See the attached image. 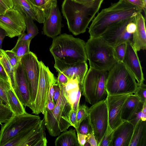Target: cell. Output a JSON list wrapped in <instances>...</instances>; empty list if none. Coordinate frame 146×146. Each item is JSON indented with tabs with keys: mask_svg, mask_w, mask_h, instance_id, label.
Returning a JSON list of instances; mask_svg holds the SVG:
<instances>
[{
	"mask_svg": "<svg viewBox=\"0 0 146 146\" xmlns=\"http://www.w3.org/2000/svg\"><path fill=\"white\" fill-rule=\"evenodd\" d=\"M104 0H95L84 4L74 0H64L62 11L69 31L75 35L85 32Z\"/></svg>",
	"mask_w": 146,
	"mask_h": 146,
	"instance_id": "cell-1",
	"label": "cell"
},
{
	"mask_svg": "<svg viewBox=\"0 0 146 146\" xmlns=\"http://www.w3.org/2000/svg\"><path fill=\"white\" fill-rule=\"evenodd\" d=\"M142 11L124 0L112 3L109 7L102 9L92 20L88 30L90 37L100 36L111 26L134 17Z\"/></svg>",
	"mask_w": 146,
	"mask_h": 146,
	"instance_id": "cell-2",
	"label": "cell"
},
{
	"mask_svg": "<svg viewBox=\"0 0 146 146\" xmlns=\"http://www.w3.org/2000/svg\"><path fill=\"white\" fill-rule=\"evenodd\" d=\"M85 45L84 40L64 33L53 38L49 50L54 58L66 63L86 62Z\"/></svg>",
	"mask_w": 146,
	"mask_h": 146,
	"instance_id": "cell-3",
	"label": "cell"
},
{
	"mask_svg": "<svg viewBox=\"0 0 146 146\" xmlns=\"http://www.w3.org/2000/svg\"><path fill=\"white\" fill-rule=\"evenodd\" d=\"M85 48L90 67L108 72L117 62L113 48L100 36L90 37L86 42Z\"/></svg>",
	"mask_w": 146,
	"mask_h": 146,
	"instance_id": "cell-4",
	"label": "cell"
},
{
	"mask_svg": "<svg viewBox=\"0 0 146 146\" xmlns=\"http://www.w3.org/2000/svg\"><path fill=\"white\" fill-rule=\"evenodd\" d=\"M137 86L134 77L122 62H117L108 71L105 83L108 94H134Z\"/></svg>",
	"mask_w": 146,
	"mask_h": 146,
	"instance_id": "cell-5",
	"label": "cell"
},
{
	"mask_svg": "<svg viewBox=\"0 0 146 146\" xmlns=\"http://www.w3.org/2000/svg\"><path fill=\"white\" fill-rule=\"evenodd\" d=\"M60 90V95L54 109L51 111L46 109L43 114L45 127L50 135L53 137L58 136L61 132L72 126L69 118L71 105Z\"/></svg>",
	"mask_w": 146,
	"mask_h": 146,
	"instance_id": "cell-6",
	"label": "cell"
},
{
	"mask_svg": "<svg viewBox=\"0 0 146 146\" xmlns=\"http://www.w3.org/2000/svg\"><path fill=\"white\" fill-rule=\"evenodd\" d=\"M108 72L90 67L84 78L82 95L85 101L92 105L106 99L108 94L105 83Z\"/></svg>",
	"mask_w": 146,
	"mask_h": 146,
	"instance_id": "cell-7",
	"label": "cell"
},
{
	"mask_svg": "<svg viewBox=\"0 0 146 146\" xmlns=\"http://www.w3.org/2000/svg\"><path fill=\"white\" fill-rule=\"evenodd\" d=\"M42 120L39 115L27 112L23 114L14 115L8 121L1 125L0 146H3L17 135L37 124Z\"/></svg>",
	"mask_w": 146,
	"mask_h": 146,
	"instance_id": "cell-8",
	"label": "cell"
},
{
	"mask_svg": "<svg viewBox=\"0 0 146 146\" xmlns=\"http://www.w3.org/2000/svg\"><path fill=\"white\" fill-rule=\"evenodd\" d=\"M39 74L36 97L29 108L32 113L36 115L44 114L46 110L50 85L52 83L57 82V79L48 67L41 61H39Z\"/></svg>",
	"mask_w": 146,
	"mask_h": 146,
	"instance_id": "cell-9",
	"label": "cell"
},
{
	"mask_svg": "<svg viewBox=\"0 0 146 146\" xmlns=\"http://www.w3.org/2000/svg\"><path fill=\"white\" fill-rule=\"evenodd\" d=\"M87 118L97 140L98 146H99L109 125L105 99L94 104L89 108Z\"/></svg>",
	"mask_w": 146,
	"mask_h": 146,
	"instance_id": "cell-10",
	"label": "cell"
},
{
	"mask_svg": "<svg viewBox=\"0 0 146 146\" xmlns=\"http://www.w3.org/2000/svg\"><path fill=\"white\" fill-rule=\"evenodd\" d=\"M0 28L11 38L21 35L26 29L25 15L17 6L13 5L4 14H0Z\"/></svg>",
	"mask_w": 146,
	"mask_h": 146,
	"instance_id": "cell-11",
	"label": "cell"
},
{
	"mask_svg": "<svg viewBox=\"0 0 146 146\" xmlns=\"http://www.w3.org/2000/svg\"><path fill=\"white\" fill-rule=\"evenodd\" d=\"M44 119L35 125L20 133L3 146H46Z\"/></svg>",
	"mask_w": 146,
	"mask_h": 146,
	"instance_id": "cell-12",
	"label": "cell"
},
{
	"mask_svg": "<svg viewBox=\"0 0 146 146\" xmlns=\"http://www.w3.org/2000/svg\"><path fill=\"white\" fill-rule=\"evenodd\" d=\"M21 62L28 82L32 105L35 100L37 93L40 70L39 61L36 55L30 51L23 57Z\"/></svg>",
	"mask_w": 146,
	"mask_h": 146,
	"instance_id": "cell-13",
	"label": "cell"
},
{
	"mask_svg": "<svg viewBox=\"0 0 146 146\" xmlns=\"http://www.w3.org/2000/svg\"><path fill=\"white\" fill-rule=\"evenodd\" d=\"M134 17L123 20L113 25L100 36L113 48L122 43L132 41V34L127 32L126 27L129 23L133 21Z\"/></svg>",
	"mask_w": 146,
	"mask_h": 146,
	"instance_id": "cell-14",
	"label": "cell"
},
{
	"mask_svg": "<svg viewBox=\"0 0 146 146\" xmlns=\"http://www.w3.org/2000/svg\"><path fill=\"white\" fill-rule=\"evenodd\" d=\"M130 94L107 95L105 100L108 110V124L113 130L124 121L121 118L122 111Z\"/></svg>",
	"mask_w": 146,
	"mask_h": 146,
	"instance_id": "cell-15",
	"label": "cell"
},
{
	"mask_svg": "<svg viewBox=\"0 0 146 146\" xmlns=\"http://www.w3.org/2000/svg\"><path fill=\"white\" fill-rule=\"evenodd\" d=\"M54 67L58 72H60L68 79L77 78L82 92V84L88 70V66L86 62L69 64L65 63L54 58Z\"/></svg>",
	"mask_w": 146,
	"mask_h": 146,
	"instance_id": "cell-16",
	"label": "cell"
},
{
	"mask_svg": "<svg viewBox=\"0 0 146 146\" xmlns=\"http://www.w3.org/2000/svg\"><path fill=\"white\" fill-rule=\"evenodd\" d=\"M122 62L132 73L138 84L143 83L145 79L142 66L137 51L132 41L126 42L125 52Z\"/></svg>",
	"mask_w": 146,
	"mask_h": 146,
	"instance_id": "cell-17",
	"label": "cell"
},
{
	"mask_svg": "<svg viewBox=\"0 0 146 146\" xmlns=\"http://www.w3.org/2000/svg\"><path fill=\"white\" fill-rule=\"evenodd\" d=\"M13 90L23 105L29 108L32 103L29 87L21 62L16 72L15 82Z\"/></svg>",
	"mask_w": 146,
	"mask_h": 146,
	"instance_id": "cell-18",
	"label": "cell"
},
{
	"mask_svg": "<svg viewBox=\"0 0 146 146\" xmlns=\"http://www.w3.org/2000/svg\"><path fill=\"white\" fill-rule=\"evenodd\" d=\"M62 17L57 6L51 7L49 15L44 22L43 33L47 36L54 38L60 33L63 25Z\"/></svg>",
	"mask_w": 146,
	"mask_h": 146,
	"instance_id": "cell-19",
	"label": "cell"
},
{
	"mask_svg": "<svg viewBox=\"0 0 146 146\" xmlns=\"http://www.w3.org/2000/svg\"><path fill=\"white\" fill-rule=\"evenodd\" d=\"M133 125L129 121H124L113 130V138L110 146H129L134 131Z\"/></svg>",
	"mask_w": 146,
	"mask_h": 146,
	"instance_id": "cell-20",
	"label": "cell"
},
{
	"mask_svg": "<svg viewBox=\"0 0 146 146\" xmlns=\"http://www.w3.org/2000/svg\"><path fill=\"white\" fill-rule=\"evenodd\" d=\"M133 22L136 28L132 34V42L137 51L146 49V31L145 19L141 13L137 14L134 17Z\"/></svg>",
	"mask_w": 146,
	"mask_h": 146,
	"instance_id": "cell-21",
	"label": "cell"
},
{
	"mask_svg": "<svg viewBox=\"0 0 146 146\" xmlns=\"http://www.w3.org/2000/svg\"><path fill=\"white\" fill-rule=\"evenodd\" d=\"M13 5L17 6L25 15L39 23H43L45 17L43 11L31 0H12Z\"/></svg>",
	"mask_w": 146,
	"mask_h": 146,
	"instance_id": "cell-22",
	"label": "cell"
},
{
	"mask_svg": "<svg viewBox=\"0 0 146 146\" xmlns=\"http://www.w3.org/2000/svg\"><path fill=\"white\" fill-rule=\"evenodd\" d=\"M143 104L134 94H131L125 102L121 114L122 120L129 121L141 110Z\"/></svg>",
	"mask_w": 146,
	"mask_h": 146,
	"instance_id": "cell-23",
	"label": "cell"
},
{
	"mask_svg": "<svg viewBox=\"0 0 146 146\" xmlns=\"http://www.w3.org/2000/svg\"><path fill=\"white\" fill-rule=\"evenodd\" d=\"M59 86L67 101L71 106L72 105L76 100L80 89L77 78L69 79L64 86Z\"/></svg>",
	"mask_w": 146,
	"mask_h": 146,
	"instance_id": "cell-24",
	"label": "cell"
},
{
	"mask_svg": "<svg viewBox=\"0 0 146 146\" xmlns=\"http://www.w3.org/2000/svg\"><path fill=\"white\" fill-rule=\"evenodd\" d=\"M146 146V121L140 119L134 127L129 146Z\"/></svg>",
	"mask_w": 146,
	"mask_h": 146,
	"instance_id": "cell-25",
	"label": "cell"
},
{
	"mask_svg": "<svg viewBox=\"0 0 146 146\" xmlns=\"http://www.w3.org/2000/svg\"><path fill=\"white\" fill-rule=\"evenodd\" d=\"M54 144L56 146H79L75 130L63 131L56 139Z\"/></svg>",
	"mask_w": 146,
	"mask_h": 146,
	"instance_id": "cell-26",
	"label": "cell"
},
{
	"mask_svg": "<svg viewBox=\"0 0 146 146\" xmlns=\"http://www.w3.org/2000/svg\"><path fill=\"white\" fill-rule=\"evenodd\" d=\"M7 94L9 107L14 115H20L26 112L24 106L19 101L11 87L7 90Z\"/></svg>",
	"mask_w": 146,
	"mask_h": 146,
	"instance_id": "cell-27",
	"label": "cell"
},
{
	"mask_svg": "<svg viewBox=\"0 0 146 146\" xmlns=\"http://www.w3.org/2000/svg\"><path fill=\"white\" fill-rule=\"evenodd\" d=\"M0 63L6 73L13 90L15 84L16 72L5 53V50L2 49H0Z\"/></svg>",
	"mask_w": 146,
	"mask_h": 146,
	"instance_id": "cell-28",
	"label": "cell"
},
{
	"mask_svg": "<svg viewBox=\"0 0 146 146\" xmlns=\"http://www.w3.org/2000/svg\"><path fill=\"white\" fill-rule=\"evenodd\" d=\"M31 41L20 40L18 39L15 46L11 50L15 53L19 62L23 57L30 52Z\"/></svg>",
	"mask_w": 146,
	"mask_h": 146,
	"instance_id": "cell-29",
	"label": "cell"
},
{
	"mask_svg": "<svg viewBox=\"0 0 146 146\" xmlns=\"http://www.w3.org/2000/svg\"><path fill=\"white\" fill-rule=\"evenodd\" d=\"M13 113L10 108L5 104L0 102V124L5 123L13 116Z\"/></svg>",
	"mask_w": 146,
	"mask_h": 146,
	"instance_id": "cell-30",
	"label": "cell"
},
{
	"mask_svg": "<svg viewBox=\"0 0 146 146\" xmlns=\"http://www.w3.org/2000/svg\"><path fill=\"white\" fill-rule=\"evenodd\" d=\"M31 18L25 15L27 34L30 39H32L38 33L37 27Z\"/></svg>",
	"mask_w": 146,
	"mask_h": 146,
	"instance_id": "cell-31",
	"label": "cell"
},
{
	"mask_svg": "<svg viewBox=\"0 0 146 146\" xmlns=\"http://www.w3.org/2000/svg\"><path fill=\"white\" fill-rule=\"evenodd\" d=\"M11 87L12 88L9 82L0 78V102L9 107L7 91L9 88Z\"/></svg>",
	"mask_w": 146,
	"mask_h": 146,
	"instance_id": "cell-32",
	"label": "cell"
},
{
	"mask_svg": "<svg viewBox=\"0 0 146 146\" xmlns=\"http://www.w3.org/2000/svg\"><path fill=\"white\" fill-rule=\"evenodd\" d=\"M89 108L85 104L79 105L76 114V129L77 131L81 122L88 116Z\"/></svg>",
	"mask_w": 146,
	"mask_h": 146,
	"instance_id": "cell-33",
	"label": "cell"
},
{
	"mask_svg": "<svg viewBox=\"0 0 146 146\" xmlns=\"http://www.w3.org/2000/svg\"><path fill=\"white\" fill-rule=\"evenodd\" d=\"M126 48V43H122L113 48L114 56L117 62H122Z\"/></svg>",
	"mask_w": 146,
	"mask_h": 146,
	"instance_id": "cell-34",
	"label": "cell"
},
{
	"mask_svg": "<svg viewBox=\"0 0 146 146\" xmlns=\"http://www.w3.org/2000/svg\"><path fill=\"white\" fill-rule=\"evenodd\" d=\"M76 131L77 132L87 135L93 132L92 128L87 117L81 122Z\"/></svg>",
	"mask_w": 146,
	"mask_h": 146,
	"instance_id": "cell-35",
	"label": "cell"
},
{
	"mask_svg": "<svg viewBox=\"0 0 146 146\" xmlns=\"http://www.w3.org/2000/svg\"><path fill=\"white\" fill-rule=\"evenodd\" d=\"M113 130L108 125L99 146H110L113 138Z\"/></svg>",
	"mask_w": 146,
	"mask_h": 146,
	"instance_id": "cell-36",
	"label": "cell"
},
{
	"mask_svg": "<svg viewBox=\"0 0 146 146\" xmlns=\"http://www.w3.org/2000/svg\"><path fill=\"white\" fill-rule=\"evenodd\" d=\"M134 94L138 97L143 104L146 102V85L144 83L140 84H137V88Z\"/></svg>",
	"mask_w": 146,
	"mask_h": 146,
	"instance_id": "cell-37",
	"label": "cell"
},
{
	"mask_svg": "<svg viewBox=\"0 0 146 146\" xmlns=\"http://www.w3.org/2000/svg\"><path fill=\"white\" fill-rule=\"evenodd\" d=\"M5 53L15 72L18 68L19 62L15 53L11 50H5Z\"/></svg>",
	"mask_w": 146,
	"mask_h": 146,
	"instance_id": "cell-38",
	"label": "cell"
},
{
	"mask_svg": "<svg viewBox=\"0 0 146 146\" xmlns=\"http://www.w3.org/2000/svg\"><path fill=\"white\" fill-rule=\"evenodd\" d=\"M45 10L44 14L45 18H47L49 15L51 7H55L57 5V0H45Z\"/></svg>",
	"mask_w": 146,
	"mask_h": 146,
	"instance_id": "cell-39",
	"label": "cell"
},
{
	"mask_svg": "<svg viewBox=\"0 0 146 146\" xmlns=\"http://www.w3.org/2000/svg\"><path fill=\"white\" fill-rule=\"evenodd\" d=\"M129 4L143 10L146 13V4L143 0H124Z\"/></svg>",
	"mask_w": 146,
	"mask_h": 146,
	"instance_id": "cell-40",
	"label": "cell"
},
{
	"mask_svg": "<svg viewBox=\"0 0 146 146\" xmlns=\"http://www.w3.org/2000/svg\"><path fill=\"white\" fill-rule=\"evenodd\" d=\"M58 75L57 79V83L59 86H64L68 81V79L63 74L58 72Z\"/></svg>",
	"mask_w": 146,
	"mask_h": 146,
	"instance_id": "cell-41",
	"label": "cell"
},
{
	"mask_svg": "<svg viewBox=\"0 0 146 146\" xmlns=\"http://www.w3.org/2000/svg\"><path fill=\"white\" fill-rule=\"evenodd\" d=\"M54 92L53 97L54 102L56 104L60 94L61 90L60 88L57 83H55L54 85Z\"/></svg>",
	"mask_w": 146,
	"mask_h": 146,
	"instance_id": "cell-42",
	"label": "cell"
},
{
	"mask_svg": "<svg viewBox=\"0 0 146 146\" xmlns=\"http://www.w3.org/2000/svg\"><path fill=\"white\" fill-rule=\"evenodd\" d=\"M79 146H84L87 141L88 135L77 132Z\"/></svg>",
	"mask_w": 146,
	"mask_h": 146,
	"instance_id": "cell-43",
	"label": "cell"
},
{
	"mask_svg": "<svg viewBox=\"0 0 146 146\" xmlns=\"http://www.w3.org/2000/svg\"><path fill=\"white\" fill-rule=\"evenodd\" d=\"M77 112L73 111L72 109L70 111L69 118L72 126L76 129V114Z\"/></svg>",
	"mask_w": 146,
	"mask_h": 146,
	"instance_id": "cell-44",
	"label": "cell"
},
{
	"mask_svg": "<svg viewBox=\"0 0 146 146\" xmlns=\"http://www.w3.org/2000/svg\"><path fill=\"white\" fill-rule=\"evenodd\" d=\"M81 95V91L79 89L76 98V100L73 105L71 106L72 109L74 111L77 112L80 105L79 103Z\"/></svg>",
	"mask_w": 146,
	"mask_h": 146,
	"instance_id": "cell-45",
	"label": "cell"
},
{
	"mask_svg": "<svg viewBox=\"0 0 146 146\" xmlns=\"http://www.w3.org/2000/svg\"><path fill=\"white\" fill-rule=\"evenodd\" d=\"M34 4L38 7L44 12L45 10V0H31Z\"/></svg>",
	"mask_w": 146,
	"mask_h": 146,
	"instance_id": "cell-46",
	"label": "cell"
},
{
	"mask_svg": "<svg viewBox=\"0 0 146 146\" xmlns=\"http://www.w3.org/2000/svg\"><path fill=\"white\" fill-rule=\"evenodd\" d=\"M136 28V24L133 21L127 25L126 27V31L129 33L133 34L135 32Z\"/></svg>",
	"mask_w": 146,
	"mask_h": 146,
	"instance_id": "cell-47",
	"label": "cell"
},
{
	"mask_svg": "<svg viewBox=\"0 0 146 146\" xmlns=\"http://www.w3.org/2000/svg\"><path fill=\"white\" fill-rule=\"evenodd\" d=\"M86 142L90 144V146H98L97 142L93 132L88 135Z\"/></svg>",
	"mask_w": 146,
	"mask_h": 146,
	"instance_id": "cell-48",
	"label": "cell"
},
{
	"mask_svg": "<svg viewBox=\"0 0 146 146\" xmlns=\"http://www.w3.org/2000/svg\"><path fill=\"white\" fill-rule=\"evenodd\" d=\"M141 111L137 113L135 116L129 121L134 125V127L139 121L141 119Z\"/></svg>",
	"mask_w": 146,
	"mask_h": 146,
	"instance_id": "cell-49",
	"label": "cell"
},
{
	"mask_svg": "<svg viewBox=\"0 0 146 146\" xmlns=\"http://www.w3.org/2000/svg\"><path fill=\"white\" fill-rule=\"evenodd\" d=\"M0 78L10 83L7 75L3 68L0 63ZM11 85V84H10Z\"/></svg>",
	"mask_w": 146,
	"mask_h": 146,
	"instance_id": "cell-50",
	"label": "cell"
},
{
	"mask_svg": "<svg viewBox=\"0 0 146 146\" xmlns=\"http://www.w3.org/2000/svg\"><path fill=\"white\" fill-rule=\"evenodd\" d=\"M0 2L8 9L13 6L12 0H0Z\"/></svg>",
	"mask_w": 146,
	"mask_h": 146,
	"instance_id": "cell-51",
	"label": "cell"
},
{
	"mask_svg": "<svg viewBox=\"0 0 146 146\" xmlns=\"http://www.w3.org/2000/svg\"><path fill=\"white\" fill-rule=\"evenodd\" d=\"M56 83L57 82H54L52 83L51 84L50 88L48 93V99L52 101H53V97L54 92V84Z\"/></svg>",
	"mask_w": 146,
	"mask_h": 146,
	"instance_id": "cell-52",
	"label": "cell"
},
{
	"mask_svg": "<svg viewBox=\"0 0 146 146\" xmlns=\"http://www.w3.org/2000/svg\"><path fill=\"white\" fill-rule=\"evenodd\" d=\"M56 104L53 101H52L48 99L46 106V109L49 111H52L54 108Z\"/></svg>",
	"mask_w": 146,
	"mask_h": 146,
	"instance_id": "cell-53",
	"label": "cell"
},
{
	"mask_svg": "<svg viewBox=\"0 0 146 146\" xmlns=\"http://www.w3.org/2000/svg\"><path fill=\"white\" fill-rule=\"evenodd\" d=\"M5 31L0 28V49H2V44L4 38L6 36Z\"/></svg>",
	"mask_w": 146,
	"mask_h": 146,
	"instance_id": "cell-54",
	"label": "cell"
},
{
	"mask_svg": "<svg viewBox=\"0 0 146 146\" xmlns=\"http://www.w3.org/2000/svg\"><path fill=\"white\" fill-rule=\"evenodd\" d=\"M18 39L20 40L23 41L31 40L27 33H26L25 32L23 33L21 35L19 36Z\"/></svg>",
	"mask_w": 146,
	"mask_h": 146,
	"instance_id": "cell-55",
	"label": "cell"
},
{
	"mask_svg": "<svg viewBox=\"0 0 146 146\" xmlns=\"http://www.w3.org/2000/svg\"><path fill=\"white\" fill-rule=\"evenodd\" d=\"M8 9L0 2V14H4Z\"/></svg>",
	"mask_w": 146,
	"mask_h": 146,
	"instance_id": "cell-56",
	"label": "cell"
},
{
	"mask_svg": "<svg viewBox=\"0 0 146 146\" xmlns=\"http://www.w3.org/2000/svg\"><path fill=\"white\" fill-rule=\"evenodd\" d=\"M80 3L85 4L92 2L95 0H74Z\"/></svg>",
	"mask_w": 146,
	"mask_h": 146,
	"instance_id": "cell-57",
	"label": "cell"
},
{
	"mask_svg": "<svg viewBox=\"0 0 146 146\" xmlns=\"http://www.w3.org/2000/svg\"></svg>",
	"mask_w": 146,
	"mask_h": 146,
	"instance_id": "cell-58",
	"label": "cell"
}]
</instances>
